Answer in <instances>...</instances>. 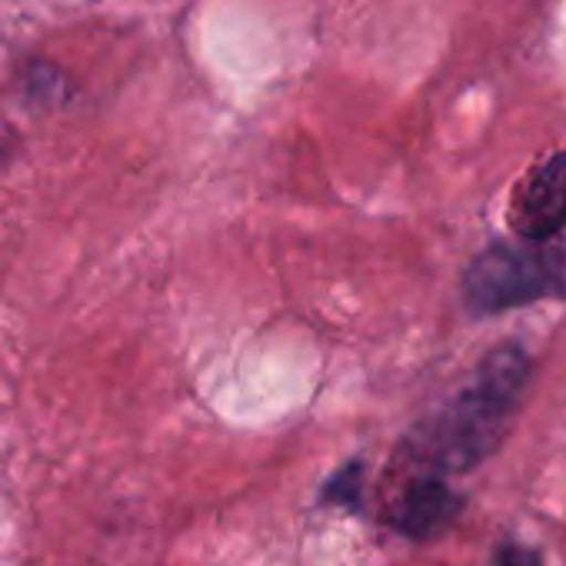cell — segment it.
I'll return each mask as SVG.
<instances>
[{
	"label": "cell",
	"instance_id": "cell-2",
	"mask_svg": "<svg viewBox=\"0 0 566 566\" xmlns=\"http://www.w3.org/2000/svg\"><path fill=\"white\" fill-rule=\"evenodd\" d=\"M463 301L473 314L516 311L536 301H566V240L486 247L463 273Z\"/></svg>",
	"mask_w": 566,
	"mask_h": 566
},
{
	"label": "cell",
	"instance_id": "cell-5",
	"mask_svg": "<svg viewBox=\"0 0 566 566\" xmlns=\"http://www.w3.org/2000/svg\"><path fill=\"white\" fill-rule=\"evenodd\" d=\"M321 500L331 503V506H344V510L357 513L360 503H364V463H360V460L344 463V467L324 483Z\"/></svg>",
	"mask_w": 566,
	"mask_h": 566
},
{
	"label": "cell",
	"instance_id": "cell-4",
	"mask_svg": "<svg viewBox=\"0 0 566 566\" xmlns=\"http://www.w3.org/2000/svg\"><path fill=\"white\" fill-rule=\"evenodd\" d=\"M460 506L463 500L443 483V476H420L400 493L387 523L410 539H433L460 516Z\"/></svg>",
	"mask_w": 566,
	"mask_h": 566
},
{
	"label": "cell",
	"instance_id": "cell-6",
	"mask_svg": "<svg viewBox=\"0 0 566 566\" xmlns=\"http://www.w3.org/2000/svg\"><path fill=\"white\" fill-rule=\"evenodd\" d=\"M496 566H543V563H539V556H536L533 549H526V546L506 539V543L496 549Z\"/></svg>",
	"mask_w": 566,
	"mask_h": 566
},
{
	"label": "cell",
	"instance_id": "cell-1",
	"mask_svg": "<svg viewBox=\"0 0 566 566\" xmlns=\"http://www.w3.org/2000/svg\"><path fill=\"white\" fill-rule=\"evenodd\" d=\"M530 370V354L520 344H500L453 400L407 433L403 460L427 470V476L463 473L483 463L510 433Z\"/></svg>",
	"mask_w": 566,
	"mask_h": 566
},
{
	"label": "cell",
	"instance_id": "cell-3",
	"mask_svg": "<svg viewBox=\"0 0 566 566\" xmlns=\"http://www.w3.org/2000/svg\"><path fill=\"white\" fill-rule=\"evenodd\" d=\"M506 220L530 243H546L566 227V150L530 170L510 200Z\"/></svg>",
	"mask_w": 566,
	"mask_h": 566
}]
</instances>
